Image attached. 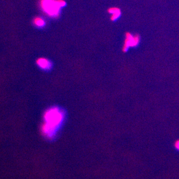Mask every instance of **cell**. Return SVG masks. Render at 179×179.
<instances>
[{"instance_id":"cell-7","label":"cell","mask_w":179,"mask_h":179,"mask_svg":"<svg viewBox=\"0 0 179 179\" xmlns=\"http://www.w3.org/2000/svg\"><path fill=\"white\" fill-rule=\"evenodd\" d=\"M57 2H58L59 5L61 8L64 7V6H65L66 4L65 1H64V0H57Z\"/></svg>"},{"instance_id":"cell-8","label":"cell","mask_w":179,"mask_h":179,"mask_svg":"<svg viewBox=\"0 0 179 179\" xmlns=\"http://www.w3.org/2000/svg\"><path fill=\"white\" fill-rule=\"evenodd\" d=\"M175 148H176L179 151V140H177L174 144Z\"/></svg>"},{"instance_id":"cell-1","label":"cell","mask_w":179,"mask_h":179,"mask_svg":"<svg viewBox=\"0 0 179 179\" xmlns=\"http://www.w3.org/2000/svg\"><path fill=\"white\" fill-rule=\"evenodd\" d=\"M62 118L63 115L58 109L53 108L48 111L45 115L46 123L43 127L44 133L49 137H52Z\"/></svg>"},{"instance_id":"cell-3","label":"cell","mask_w":179,"mask_h":179,"mask_svg":"<svg viewBox=\"0 0 179 179\" xmlns=\"http://www.w3.org/2000/svg\"><path fill=\"white\" fill-rule=\"evenodd\" d=\"M139 41L138 36H133L129 33H127L123 50L124 51H127L129 47L135 46L138 44Z\"/></svg>"},{"instance_id":"cell-2","label":"cell","mask_w":179,"mask_h":179,"mask_svg":"<svg viewBox=\"0 0 179 179\" xmlns=\"http://www.w3.org/2000/svg\"><path fill=\"white\" fill-rule=\"evenodd\" d=\"M40 5L43 11L48 16L56 17L59 15L61 8L57 0H40Z\"/></svg>"},{"instance_id":"cell-6","label":"cell","mask_w":179,"mask_h":179,"mask_svg":"<svg viewBox=\"0 0 179 179\" xmlns=\"http://www.w3.org/2000/svg\"><path fill=\"white\" fill-rule=\"evenodd\" d=\"M33 22L34 25L36 26L37 27H43L46 24L44 20L41 17H35Z\"/></svg>"},{"instance_id":"cell-5","label":"cell","mask_w":179,"mask_h":179,"mask_svg":"<svg viewBox=\"0 0 179 179\" xmlns=\"http://www.w3.org/2000/svg\"><path fill=\"white\" fill-rule=\"evenodd\" d=\"M108 12L112 14L111 16V19L113 21L117 20L121 16V11L118 8H111L108 9Z\"/></svg>"},{"instance_id":"cell-4","label":"cell","mask_w":179,"mask_h":179,"mask_svg":"<svg viewBox=\"0 0 179 179\" xmlns=\"http://www.w3.org/2000/svg\"><path fill=\"white\" fill-rule=\"evenodd\" d=\"M36 63L39 67L44 69H48L51 66V63L47 59L44 58H40L38 59Z\"/></svg>"}]
</instances>
